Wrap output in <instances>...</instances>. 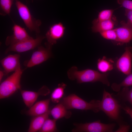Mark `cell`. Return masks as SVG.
Instances as JSON below:
<instances>
[{
    "label": "cell",
    "mask_w": 132,
    "mask_h": 132,
    "mask_svg": "<svg viewBox=\"0 0 132 132\" xmlns=\"http://www.w3.org/2000/svg\"><path fill=\"white\" fill-rule=\"evenodd\" d=\"M113 63L112 60L108 59L105 56H104L102 58H99L98 60V69L100 71L103 73H107L113 68L112 64Z\"/></svg>",
    "instance_id": "d6986e66"
},
{
    "label": "cell",
    "mask_w": 132,
    "mask_h": 132,
    "mask_svg": "<svg viewBox=\"0 0 132 132\" xmlns=\"http://www.w3.org/2000/svg\"><path fill=\"white\" fill-rule=\"evenodd\" d=\"M121 23V27L114 29L117 36L116 42L121 44L128 43L132 40V25L124 21Z\"/></svg>",
    "instance_id": "4fadbf2b"
},
{
    "label": "cell",
    "mask_w": 132,
    "mask_h": 132,
    "mask_svg": "<svg viewBox=\"0 0 132 132\" xmlns=\"http://www.w3.org/2000/svg\"><path fill=\"white\" fill-rule=\"evenodd\" d=\"M4 73L3 71L0 70V82H1L3 76L4 75Z\"/></svg>",
    "instance_id": "f546056e"
},
{
    "label": "cell",
    "mask_w": 132,
    "mask_h": 132,
    "mask_svg": "<svg viewBox=\"0 0 132 132\" xmlns=\"http://www.w3.org/2000/svg\"><path fill=\"white\" fill-rule=\"evenodd\" d=\"M15 1L19 15L26 27L31 32L39 34L40 32V27L42 24L41 21L33 16L27 6L18 0H15Z\"/></svg>",
    "instance_id": "277c9868"
},
{
    "label": "cell",
    "mask_w": 132,
    "mask_h": 132,
    "mask_svg": "<svg viewBox=\"0 0 132 132\" xmlns=\"http://www.w3.org/2000/svg\"><path fill=\"white\" fill-rule=\"evenodd\" d=\"M50 110L43 114L34 117L31 120L28 132H36L41 128L45 120L48 118Z\"/></svg>",
    "instance_id": "2e32d148"
},
{
    "label": "cell",
    "mask_w": 132,
    "mask_h": 132,
    "mask_svg": "<svg viewBox=\"0 0 132 132\" xmlns=\"http://www.w3.org/2000/svg\"><path fill=\"white\" fill-rule=\"evenodd\" d=\"M23 70L21 66L12 74L2 82L0 85V99L11 96L19 90L21 89V78Z\"/></svg>",
    "instance_id": "3957f363"
},
{
    "label": "cell",
    "mask_w": 132,
    "mask_h": 132,
    "mask_svg": "<svg viewBox=\"0 0 132 132\" xmlns=\"http://www.w3.org/2000/svg\"><path fill=\"white\" fill-rule=\"evenodd\" d=\"M122 108L126 113L128 114L132 119V108L127 106H125Z\"/></svg>",
    "instance_id": "f1b7e54d"
},
{
    "label": "cell",
    "mask_w": 132,
    "mask_h": 132,
    "mask_svg": "<svg viewBox=\"0 0 132 132\" xmlns=\"http://www.w3.org/2000/svg\"><path fill=\"white\" fill-rule=\"evenodd\" d=\"M114 11V10L112 9L105 10L101 11L99 13L98 18L95 19L93 22L111 19Z\"/></svg>",
    "instance_id": "cb8c5ba5"
},
{
    "label": "cell",
    "mask_w": 132,
    "mask_h": 132,
    "mask_svg": "<svg viewBox=\"0 0 132 132\" xmlns=\"http://www.w3.org/2000/svg\"><path fill=\"white\" fill-rule=\"evenodd\" d=\"M132 86V74L128 76L120 83L119 84L116 83L112 84L111 88L113 90L116 92L119 91L122 87H128Z\"/></svg>",
    "instance_id": "603a6c76"
},
{
    "label": "cell",
    "mask_w": 132,
    "mask_h": 132,
    "mask_svg": "<svg viewBox=\"0 0 132 132\" xmlns=\"http://www.w3.org/2000/svg\"><path fill=\"white\" fill-rule=\"evenodd\" d=\"M118 3L126 9L132 10V0H117Z\"/></svg>",
    "instance_id": "4316f807"
},
{
    "label": "cell",
    "mask_w": 132,
    "mask_h": 132,
    "mask_svg": "<svg viewBox=\"0 0 132 132\" xmlns=\"http://www.w3.org/2000/svg\"><path fill=\"white\" fill-rule=\"evenodd\" d=\"M121 93L123 99L128 101L132 106V88L129 90L128 87H124Z\"/></svg>",
    "instance_id": "484cf974"
},
{
    "label": "cell",
    "mask_w": 132,
    "mask_h": 132,
    "mask_svg": "<svg viewBox=\"0 0 132 132\" xmlns=\"http://www.w3.org/2000/svg\"><path fill=\"white\" fill-rule=\"evenodd\" d=\"M120 107L117 100L104 90L102 99L100 103V110L103 111L111 119L117 120L119 118Z\"/></svg>",
    "instance_id": "5b68a950"
},
{
    "label": "cell",
    "mask_w": 132,
    "mask_h": 132,
    "mask_svg": "<svg viewBox=\"0 0 132 132\" xmlns=\"http://www.w3.org/2000/svg\"><path fill=\"white\" fill-rule=\"evenodd\" d=\"M104 38L108 40L116 41L117 36L115 29H112L105 31L100 33Z\"/></svg>",
    "instance_id": "d4e9b609"
},
{
    "label": "cell",
    "mask_w": 132,
    "mask_h": 132,
    "mask_svg": "<svg viewBox=\"0 0 132 132\" xmlns=\"http://www.w3.org/2000/svg\"><path fill=\"white\" fill-rule=\"evenodd\" d=\"M45 36L36 34L35 38L27 40L10 45L6 50L5 54L11 51L22 53L33 49L40 45Z\"/></svg>",
    "instance_id": "52a82bcc"
},
{
    "label": "cell",
    "mask_w": 132,
    "mask_h": 132,
    "mask_svg": "<svg viewBox=\"0 0 132 132\" xmlns=\"http://www.w3.org/2000/svg\"><path fill=\"white\" fill-rule=\"evenodd\" d=\"M32 54L30 59L24 63L27 68L39 65L47 61L53 56L52 48L41 45Z\"/></svg>",
    "instance_id": "ba28073f"
},
{
    "label": "cell",
    "mask_w": 132,
    "mask_h": 132,
    "mask_svg": "<svg viewBox=\"0 0 132 132\" xmlns=\"http://www.w3.org/2000/svg\"><path fill=\"white\" fill-rule=\"evenodd\" d=\"M125 14L127 19V23L132 25V10L125 9Z\"/></svg>",
    "instance_id": "83f0119b"
},
{
    "label": "cell",
    "mask_w": 132,
    "mask_h": 132,
    "mask_svg": "<svg viewBox=\"0 0 132 132\" xmlns=\"http://www.w3.org/2000/svg\"><path fill=\"white\" fill-rule=\"evenodd\" d=\"M132 47H126L125 51L118 60L116 66L118 70L125 74L131 73Z\"/></svg>",
    "instance_id": "8fae6325"
},
{
    "label": "cell",
    "mask_w": 132,
    "mask_h": 132,
    "mask_svg": "<svg viewBox=\"0 0 132 132\" xmlns=\"http://www.w3.org/2000/svg\"><path fill=\"white\" fill-rule=\"evenodd\" d=\"M65 29V27L61 22L51 26L45 34L47 42L45 43V45L52 48L53 45L56 44L58 40L63 36Z\"/></svg>",
    "instance_id": "9c48e42d"
},
{
    "label": "cell",
    "mask_w": 132,
    "mask_h": 132,
    "mask_svg": "<svg viewBox=\"0 0 132 132\" xmlns=\"http://www.w3.org/2000/svg\"><path fill=\"white\" fill-rule=\"evenodd\" d=\"M57 120L47 118L45 121L41 128L39 131L40 132H55L58 131L56 122Z\"/></svg>",
    "instance_id": "44dd1931"
},
{
    "label": "cell",
    "mask_w": 132,
    "mask_h": 132,
    "mask_svg": "<svg viewBox=\"0 0 132 132\" xmlns=\"http://www.w3.org/2000/svg\"><path fill=\"white\" fill-rule=\"evenodd\" d=\"M67 110L61 102L56 105L50 111V114L54 119L56 120L63 118L68 119L71 116L72 113Z\"/></svg>",
    "instance_id": "e0dca14e"
},
{
    "label": "cell",
    "mask_w": 132,
    "mask_h": 132,
    "mask_svg": "<svg viewBox=\"0 0 132 132\" xmlns=\"http://www.w3.org/2000/svg\"><path fill=\"white\" fill-rule=\"evenodd\" d=\"M20 55L19 54L10 55L4 58L0 62L4 69V74L14 72L20 66Z\"/></svg>",
    "instance_id": "5bb4252c"
},
{
    "label": "cell",
    "mask_w": 132,
    "mask_h": 132,
    "mask_svg": "<svg viewBox=\"0 0 132 132\" xmlns=\"http://www.w3.org/2000/svg\"><path fill=\"white\" fill-rule=\"evenodd\" d=\"M67 74L69 79L76 80L78 83L100 82L107 86L110 85L108 79V73H101L89 69L78 71L77 67L74 66L68 70Z\"/></svg>",
    "instance_id": "6da1fadb"
},
{
    "label": "cell",
    "mask_w": 132,
    "mask_h": 132,
    "mask_svg": "<svg viewBox=\"0 0 132 132\" xmlns=\"http://www.w3.org/2000/svg\"><path fill=\"white\" fill-rule=\"evenodd\" d=\"M100 102L99 100H93L88 102L76 95L72 94L64 98L61 103L67 110H91L96 113L100 111Z\"/></svg>",
    "instance_id": "7a4b0ae2"
},
{
    "label": "cell",
    "mask_w": 132,
    "mask_h": 132,
    "mask_svg": "<svg viewBox=\"0 0 132 132\" xmlns=\"http://www.w3.org/2000/svg\"><path fill=\"white\" fill-rule=\"evenodd\" d=\"M12 29L13 34L8 36L5 41V44L7 46L33 38L29 35L25 28L17 24L13 25Z\"/></svg>",
    "instance_id": "30bf717a"
},
{
    "label": "cell",
    "mask_w": 132,
    "mask_h": 132,
    "mask_svg": "<svg viewBox=\"0 0 132 132\" xmlns=\"http://www.w3.org/2000/svg\"><path fill=\"white\" fill-rule=\"evenodd\" d=\"M116 124L115 123L104 124L99 120L92 122L84 123H75L73 132H112Z\"/></svg>",
    "instance_id": "8992f818"
},
{
    "label": "cell",
    "mask_w": 132,
    "mask_h": 132,
    "mask_svg": "<svg viewBox=\"0 0 132 132\" xmlns=\"http://www.w3.org/2000/svg\"><path fill=\"white\" fill-rule=\"evenodd\" d=\"M50 99H48L36 102L26 111L27 114L34 117L45 113L49 110L48 108Z\"/></svg>",
    "instance_id": "9a60e30c"
},
{
    "label": "cell",
    "mask_w": 132,
    "mask_h": 132,
    "mask_svg": "<svg viewBox=\"0 0 132 132\" xmlns=\"http://www.w3.org/2000/svg\"><path fill=\"white\" fill-rule=\"evenodd\" d=\"M66 86V84L62 83L59 84L58 87L54 89L51 96V99L53 102L58 103L59 102L64 95Z\"/></svg>",
    "instance_id": "ffe728a7"
},
{
    "label": "cell",
    "mask_w": 132,
    "mask_h": 132,
    "mask_svg": "<svg viewBox=\"0 0 132 132\" xmlns=\"http://www.w3.org/2000/svg\"><path fill=\"white\" fill-rule=\"evenodd\" d=\"M14 0H0V13L1 15L4 16L10 15Z\"/></svg>",
    "instance_id": "7402d4cb"
},
{
    "label": "cell",
    "mask_w": 132,
    "mask_h": 132,
    "mask_svg": "<svg viewBox=\"0 0 132 132\" xmlns=\"http://www.w3.org/2000/svg\"></svg>",
    "instance_id": "4dcf8cb0"
},
{
    "label": "cell",
    "mask_w": 132,
    "mask_h": 132,
    "mask_svg": "<svg viewBox=\"0 0 132 132\" xmlns=\"http://www.w3.org/2000/svg\"><path fill=\"white\" fill-rule=\"evenodd\" d=\"M21 94L24 103L29 108L32 106L39 96H46L48 94L50 91L46 86L42 87L38 92L21 90Z\"/></svg>",
    "instance_id": "7c38bea8"
},
{
    "label": "cell",
    "mask_w": 132,
    "mask_h": 132,
    "mask_svg": "<svg viewBox=\"0 0 132 132\" xmlns=\"http://www.w3.org/2000/svg\"><path fill=\"white\" fill-rule=\"evenodd\" d=\"M92 23V30L94 33H100L112 29L115 25V22L111 19L97 22H93Z\"/></svg>",
    "instance_id": "ac0fdd59"
}]
</instances>
